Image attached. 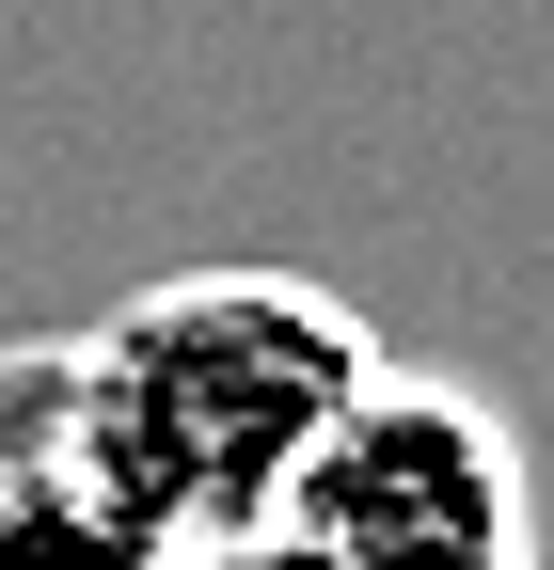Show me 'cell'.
Instances as JSON below:
<instances>
[{"label":"cell","mask_w":554,"mask_h":570,"mask_svg":"<svg viewBox=\"0 0 554 570\" xmlns=\"http://www.w3.org/2000/svg\"><path fill=\"white\" fill-rule=\"evenodd\" d=\"M269 554L286 570H538V460L475 381L380 365L333 412V444L286 475Z\"/></svg>","instance_id":"cell-2"},{"label":"cell","mask_w":554,"mask_h":570,"mask_svg":"<svg viewBox=\"0 0 554 570\" xmlns=\"http://www.w3.org/2000/svg\"><path fill=\"white\" fill-rule=\"evenodd\" d=\"M159 570H286L269 539H206V554H159Z\"/></svg>","instance_id":"cell-4"},{"label":"cell","mask_w":554,"mask_h":570,"mask_svg":"<svg viewBox=\"0 0 554 570\" xmlns=\"http://www.w3.org/2000/svg\"><path fill=\"white\" fill-rule=\"evenodd\" d=\"M380 381V333L301 269H175L80 333L96 460L159 554L269 539L286 475L333 444V412Z\"/></svg>","instance_id":"cell-1"},{"label":"cell","mask_w":554,"mask_h":570,"mask_svg":"<svg viewBox=\"0 0 554 570\" xmlns=\"http://www.w3.org/2000/svg\"><path fill=\"white\" fill-rule=\"evenodd\" d=\"M0 570H159V539L111 523L96 491H17L0 475Z\"/></svg>","instance_id":"cell-3"}]
</instances>
